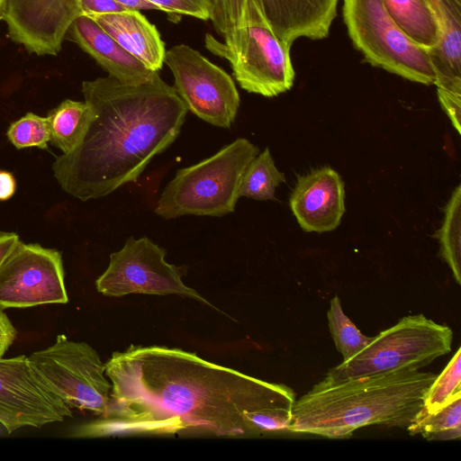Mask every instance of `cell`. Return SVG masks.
Wrapping results in <instances>:
<instances>
[{
  "label": "cell",
  "mask_w": 461,
  "mask_h": 461,
  "mask_svg": "<svg viewBox=\"0 0 461 461\" xmlns=\"http://www.w3.org/2000/svg\"><path fill=\"white\" fill-rule=\"evenodd\" d=\"M285 182V174L278 170L268 148L258 153L245 169L240 180L239 196L255 200H275L276 188Z\"/></svg>",
  "instance_id": "21"
},
{
  "label": "cell",
  "mask_w": 461,
  "mask_h": 461,
  "mask_svg": "<svg viewBox=\"0 0 461 461\" xmlns=\"http://www.w3.org/2000/svg\"><path fill=\"white\" fill-rule=\"evenodd\" d=\"M258 153L249 140L238 138L212 156L179 169L162 191L155 212L164 219L232 212L243 173Z\"/></svg>",
  "instance_id": "4"
},
{
  "label": "cell",
  "mask_w": 461,
  "mask_h": 461,
  "mask_svg": "<svg viewBox=\"0 0 461 461\" xmlns=\"http://www.w3.org/2000/svg\"><path fill=\"white\" fill-rule=\"evenodd\" d=\"M16 181L11 172L0 169V201L10 199L15 193Z\"/></svg>",
  "instance_id": "30"
},
{
  "label": "cell",
  "mask_w": 461,
  "mask_h": 461,
  "mask_svg": "<svg viewBox=\"0 0 461 461\" xmlns=\"http://www.w3.org/2000/svg\"><path fill=\"white\" fill-rule=\"evenodd\" d=\"M222 37L223 41H220L207 33L205 47L229 61L232 75L241 88L266 97L276 96L291 89L295 76L291 46L277 38L268 26L244 24Z\"/></svg>",
  "instance_id": "8"
},
{
  "label": "cell",
  "mask_w": 461,
  "mask_h": 461,
  "mask_svg": "<svg viewBox=\"0 0 461 461\" xmlns=\"http://www.w3.org/2000/svg\"><path fill=\"white\" fill-rule=\"evenodd\" d=\"M28 364L45 389L70 409L97 416L106 411L112 384L106 378L105 363L89 344L59 334L51 346L32 353Z\"/></svg>",
  "instance_id": "7"
},
{
  "label": "cell",
  "mask_w": 461,
  "mask_h": 461,
  "mask_svg": "<svg viewBox=\"0 0 461 461\" xmlns=\"http://www.w3.org/2000/svg\"><path fill=\"white\" fill-rule=\"evenodd\" d=\"M50 142L63 154L72 152L83 140L92 119L86 102L66 99L49 112Z\"/></svg>",
  "instance_id": "19"
},
{
  "label": "cell",
  "mask_w": 461,
  "mask_h": 461,
  "mask_svg": "<svg viewBox=\"0 0 461 461\" xmlns=\"http://www.w3.org/2000/svg\"><path fill=\"white\" fill-rule=\"evenodd\" d=\"M392 19L418 46L432 52L439 41V30L424 0H383Z\"/></svg>",
  "instance_id": "18"
},
{
  "label": "cell",
  "mask_w": 461,
  "mask_h": 461,
  "mask_svg": "<svg viewBox=\"0 0 461 461\" xmlns=\"http://www.w3.org/2000/svg\"><path fill=\"white\" fill-rule=\"evenodd\" d=\"M79 5L82 14L86 16L129 10L115 0H79Z\"/></svg>",
  "instance_id": "28"
},
{
  "label": "cell",
  "mask_w": 461,
  "mask_h": 461,
  "mask_svg": "<svg viewBox=\"0 0 461 461\" xmlns=\"http://www.w3.org/2000/svg\"><path fill=\"white\" fill-rule=\"evenodd\" d=\"M461 390V349L458 348L447 366L437 375L427 390L423 409L432 412L443 405L454 393Z\"/></svg>",
  "instance_id": "25"
},
{
  "label": "cell",
  "mask_w": 461,
  "mask_h": 461,
  "mask_svg": "<svg viewBox=\"0 0 461 461\" xmlns=\"http://www.w3.org/2000/svg\"><path fill=\"white\" fill-rule=\"evenodd\" d=\"M80 15L79 0H5L2 20L9 38L28 52L57 56Z\"/></svg>",
  "instance_id": "13"
},
{
  "label": "cell",
  "mask_w": 461,
  "mask_h": 461,
  "mask_svg": "<svg viewBox=\"0 0 461 461\" xmlns=\"http://www.w3.org/2000/svg\"><path fill=\"white\" fill-rule=\"evenodd\" d=\"M19 240L18 235L14 232L0 231V266Z\"/></svg>",
  "instance_id": "31"
},
{
  "label": "cell",
  "mask_w": 461,
  "mask_h": 461,
  "mask_svg": "<svg viewBox=\"0 0 461 461\" xmlns=\"http://www.w3.org/2000/svg\"><path fill=\"white\" fill-rule=\"evenodd\" d=\"M327 317L330 334L343 361L354 357L373 339V337L364 335L344 313L337 295L330 300Z\"/></svg>",
  "instance_id": "23"
},
{
  "label": "cell",
  "mask_w": 461,
  "mask_h": 461,
  "mask_svg": "<svg viewBox=\"0 0 461 461\" xmlns=\"http://www.w3.org/2000/svg\"><path fill=\"white\" fill-rule=\"evenodd\" d=\"M160 11L172 15H186L207 21L210 19V0H148Z\"/></svg>",
  "instance_id": "26"
},
{
  "label": "cell",
  "mask_w": 461,
  "mask_h": 461,
  "mask_svg": "<svg viewBox=\"0 0 461 461\" xmlns=\"http://www.w3.org/2000/svg\"><path fill=\"white\" fill-rule=\"evenodd\" d=\"M6 136L18 149L32 147L47 149L50 141L49 120L28 113L9 126Z\"/></svg>",
  "instance_id": "24"
},
{
  "label": "cell",
  "mask_w": 461,
  "mask_h": 461,
  "mask_svg": "<svg viewBox=\"0 0 461 461\" xmlns=\"http://www.w3.org/2000/svg\"><path fill=\"white\" fill-rule=\"evenodd\" d=\"M453 331L423 314L402 318L373 337L354 357L332 367L325 376L343 380L405 370H419L450 352Z\"/></svg>",
  "instance_id": "5"
},
{
  "label": "cell",
  "mask_w": 461,
  "mask_h": 461,
  "mask_svg": "<svg viewBox=\"0 0 461 461\" xmlns=\"http://www.w3.org/2000/svg\"><path fill=\"white\" fill-rule=\"evenodd\" d=\"M342 16L352 43L372 66L410 81L435 85L429 52L402 31L383 0H343Z\"/></svg>",
  "instance_id": "6"
},
{
  "label": "cell",
  "mask_w": 461,
  "mask_h": 461,
  "mask_svg": "<svg viewBox=\"0 0 461 461\" xmlns=\"http://www.w3.org/2000/svg\"><path fill=\"white\" fill-rule=\"evenodd\" d=\"M166 250L148 237H130L124 246L110 255L106 270L96 279L99 293L121 297L131 294H176L213 307L182 280L179 267L166 261Z\"/></svg>",
  "instance_id": "9"
},
{
  "label": "cell",
  "mask_w": 461,
  "mask_h": 461,
  "mask_svg": "<svg viewBox=\"0 0 461 461\" xmlns=\"http://www.w3.org/2000/svg\"><path fill=\"white\" fill-rule=\"evenodd\" d=\"M146 68L158 71L164 64L165 43L157 27L138 10L88 16Z\"/></svg>",
  "instance_id": "17"
},
{
  "label": "cell",
  "mask_w": 461,
  "mask_h": 461,
  "mask_svg": "<svg viewBox=\"0 0 461 461\" xmlns=\"http://www.w3.org/2000/svg\"><path fill=\"white\" fill-rule=\"evenodd\" d=\"M68 302L60 252L19 240L0 266V308Z\"/></svg>",
  "instance_id": "11"
},
{
  "label": "cell",
  "mask_w": 461,
  "mask_h": 461,
  "mask_svg": "<svg viewBox=\"0 0 461 461\" xmlns=\"http://www.w3.org/2000/svg\"><path fill=\"white\" fill-rule=\"evenodd\" d=\"M436 376L419 370L343 380L325 376L295 400L289 431L345 438L370 425L407 429Z\"/></svg>",
  "instance_id": "3"
},
{
  "label": "cell",
  "mask_w": 461,
  "mask_h": 461,
  "mask_svg": "<svg viewBox=\"0 0 461 461\" xmlns=\"http://www.w3.org/2000/svg\"><path fill=\"white\" fill-rule=\"evenodd\" d=\"M5 0H0V20H2L3 9Z\"/></svg>",
  "instance_id": "33"
},
{
  "label": "cell",
  "mask_w": 461,
  "mask_h": 461,
  "mask_svg": "<svg viewBox=\"0 0 461 461\" xmlns=\"http://www.w3.org/2000/svg\"><path fill=\"white\" fill-rule=\"evenodd\" d=\"M112 390L99 419L75 438L205 432L255 437L289 431L295 402L285 384L266 382L179 348L133 346L105 363Z\"/></svg>",
  "instance_id": "1"
},
{
  "label": "cell",
  "mask_w": 461,
  "mask_h": 461,
  "mask_svg": "<svg viewBox=\"0 0 461 461\" xmlns=\"http://www.w3.org/2000/svg\"><path fill=\"white\" fill-rule=\"evenodd\" d=\"M72 416L71 409L35 378L28 357H0V425L8 433L41 428Z\"/></svg>",
  "instance_id": "12"
},
{
  "label": "cell",
  "mask_w": 461,
  "mask_h": 461,
  "mask_svg": "<svg viewBox=\"0 0 461 461\" xmlns=\"http://www.w3.org/2000/svg\"><path fill=\"white\" fill-rule=\"evenodd\" d=\"M406 429L411 435L420 434L428 440L460 439L461 390L432 412L422 407Z\"/></svg>",
  "instance_id": "20"
},
{
  "label": "cell",
  "mask_w": 461,
  "mask_h": 461,
  "mask_svg": "<svg viewBox=\"0 0 461 461\" xmlns=\"http://www.w3.org/2000/svg\"><path fill=\"white\" fill-rule=\"evenodd\" d=\"M435 236L440 254L449 266L457 284H461V185L453 191L445 208L444 221Z\"/></svg>",
  "instance_id": "22"
},
{
  "label": "cell",
  "mask_w": 461,
  "mask_h": 461,
  "mask_svg": "<svg viewBox=\"0 0 461 461\" xmlns=\"http://www.w3.org/2000/svg\"><path fill=\"white\" fill-rule=\"evenodd\" d=\"M290 207L303 230H333L346 210L345 184L329 167L299 176L290 196Z\"/></svg>",
  "instance_id": "15"
},
{
  "label": "cell",
  "mask_w": 461,
  "mask_h": 461,
  "mask_svg": "<svg viewBox=\"0 0 461 461\" xmlns=\"http://www.w3.org/2000/svg\"><path fill=\"white\" fill-rule=\"evenodd\" d=\"M437 94L441 107L447 114L455 129L460 134L461 94L438 87H437Z\"/></svg>",
  "instance_id": "27"
},
{
  "label": "cell",
  "mask_w": 461,
  "mask_h": 461,
  "mask_svg": "<svg viewBox=\"0 0 461 461\" xmlns=\"http://www.w3.org/2000/svg\"><path fill=\"white\" fill-rule=\"evenodd\" d=\"M68 39L89 54L108 76L125 84H140L151 80L157 74L120 46L93 19L77 17L68 32Z\"/></svg>",
  "instance_id": "16"
},
{
  "label": "cell",
  "mask_w": 461,
  "mask_h": 461,
  "mask_svg": "<svg viewBox=\"0 0 461 461\" xmlns=\"http://www.w3.org/2000/svg\"><path fill=\"white\" fill-rule=\"evenodd\" d=\"M164 63L172 71L173 87L187 110L214 126L230 127L240 95L227 72L186 44L166 50Z\"/></svg>",
  "instance_id": "10"
},
{
  "label": "cell",
  "mask_w": 461,
  "mask_h": 461,
  "mask_svg": "<svg viewBox=\"0 0 461 461\" xmlns=\"http://www.w3.org/2000/svg\"><path fill=\"white\" fill-rule=\"evenodd\" d=\"M124 7L131 10H159V7L148 0H115Z\"/></svg>",
  "instance_id": "32"
},
{
  "label": "cell",
  "mask_w": 461,
  "mask_h": 461,
  "mask_svg": "<svg viewBox=\"0 0 461 461\" xmlns=\"http://www.w3.org/2000/svg\"><path fill=\"white\" fill-rule=\"evenodd\" d=\"M92 119L82 142L56 158L54 176L68 194L97 199L136 183L177 138L187 107L158 74L140 84L107 76L82 83Z\"/></svg>",
  "instance_id": "2"
},
{
  "label": "cell",
  "mask_w": 461,
  "mask_h": 461,
  "mask_svg": "<svg viewBox=\"0 0 461 461\" xmlns=\"http://www.w3.org/2000/svg\"><path fill=\"white\" fill-rule=\"evenodd\" d=\"M17 331L4 309L0 308V357L5 352L14 342Z\"/></svg>",
  "instance_id": "29"
},
{
  "label": "cell",
  "mask_w": 461,
  "mask_h": 461,
  "mask_svg": "<svg viewBox=\"0 0 461 461\" xmlns=\"http://www.w3.org/2000/svg\"><path fill=\"white\" fill-rule=\"evenodd\" d=\"M235 1L244 4L236 25L244 18L262 15L273 33L289 46L299 38L328 37L339 4V0Z\"/></svg>",
  "instance_id": "14"
}]
</instances>
